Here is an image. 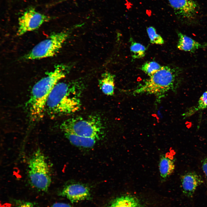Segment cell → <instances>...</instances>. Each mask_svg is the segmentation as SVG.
I'll list each match as a JSON object with an SVG mask.
<instances>
[{"label":"cell","mask_w":207,"mask_h":207,"mask_svg":"<svg viewBox=\"0 0 207 207\" xmlns=\"http://www.w3.org/2000/svg\"><path fill=\"white\" fill-rule=\"evenodd\" d=\"M84 89V85L80 81L59 82L48 96L45 112L53 118L77 112L81 107Z\"/></svg>","instance_id":"6da1fadb"},{"label":"cell","mask_w":207,"mask_h":207,"mask_svg":"<svg viewBox=\"0 0 207 207\" xmlns=\"http://www.w3.org/2000/svg\"><path fill=\"white\" fill-rule=\"evenodd\" d=\"M69 70V67L67 65H57L53 70L34 85L26 103L29 117L32 121H38L43 117L49 95L55 85L66 76Z\"/></svg>","instance_id":"7a4b0ae2"},{"label":"cell","mask_w":207,"mask_h":207,"mask_svg":"<svg viewBox=\"0 0 207 207\" xmlns=\"http://www.w3.org/2000/svg\"><path fill=\"white\" fill-rule=\"evenodd\" d=\"M182 69L170 66H162L134 91V94H154L158 100L170 91L176 90L179 84Z\"/></svg>","instance_id":"3957f363"},{"label":"cell","mask_w":207,"mask_h":207,"mask_svg":"<svg viewBox=\"0 0 207 207\" xmlns=\"http://www.w3.org/2000/svg\"><path fill=\"white\" fill-rule=\"evenodd\" d=\"M60 128L64 133H69L98 140L103 131L101 120L94 115L85 117H73L66 119L61 123Z\"/></svg>","instance_id":"277c9868"},{"label":"cell","mask_w":207,"mask_h":207,"mask_svg":"<svg viewBox=\"0 0 207 207\" xmlns=\"http://www.w3.org/2000/svg\"><path fill=\"white\" fill-rule=\"evenodd\" d=\"M28 168L30 185L39 191H47L51 182V175L46 158L39 149L30 157Z\"/></svg>","instance_id":"5b68a950"},{"label":"cell","mask_w":207,"mask_h":207,"mask_svg":"<svg viewBox=\"0 0 207 207\" xmlns=\"http://www.w3.org/2000/svg\"><path fill=\"white\" fill-rule=\"evenodd\" d=\"M69 32L54 33L37 44L23 57L25 60H38L55 55L67 38Z\"/></svg>","instance_id":"8992f818"},{"label":"cell","mask_w":207,"mask_h":207,"mask_svg":"<svg viewBox=\"0 0 207 207\" xmlns=\"http://www.w3.org/2000/svg\"><path fill=\"white\" fill-rule=\"evenodd\" d=\"M50 19L48 16L37 12L34 8H30L19 18L17 34L18 36H21L35 30Z\"/></svg>","instance_id":"52a82bcc"},{"label":"cell","mask_w":207,"mask_h":207,"mask_svg":"<svg viewBox=\"0 0 207 207\" xmlns=\"http://www.w3.org/2000/svg\"><path fill=\"white\" fill-rule=\"evenodd\" d=\"M177 18L182 21L189 22L196 18L200 6L194 0H168Z\"/></svg>","instance_id":"ba28073f"},{"label":"cell","mask_w":207,"mask_h":207,"mask_svg":"<svg viewBox=\"0 0 207 207\" xmlns=\"http://www.w3.org/2000/svg\"><path fill=\"white\" fill-rule=\"evenodd\" d=\"M58 195L66 197L72 203L90 200L91 198L89 188L78 183L66 185L60 191Z\"/></svg>","instance_id":"9c48e42d"},{"label":"cell","mask_w":207,"mask_h":207,"mask_svg":"<svg viewBox=\"0 0 207 207\" xmlns=\"http://www.w3.org/2000/svg\"><path fill=\"white\" fill-rule=\"evenodd\" d=\"M182 190L184 194L191 197L194 194L197 187L203 182L201 176L194 172L185 173L181 177Z\"/></svg>","instance_id":"30bf717a"},{"label":"cell","mask_w":207,"mask_h":207,"mask_svg":"<svg viewBox=\"0 0 207 207\" xmlns=\"http://www.w3.org/2000/svg\"><path fill=\"white\" fill-rule=\"evenodd\" d=\"M177 34L178 40L177 47L179 50L194 52L198 49L207 46V43H200L180 32H177Z\"/></svg>","instance_id":"8fae6325"},{"label":"cell","mask_w":207,"mask_h":207,"mask_svg":"<svg viewBox=\"0 0 207 207\" xmlns=\"http://www.w3.org/2000/svg\"><path fill=\"white\" fill-rule=\"evenodd\" d=\"M159 168L160 177L163 181L165 180L173 172L175 168L174 162L168 153L161 156Z\"/></svg>","instance_id":"7c38bea8"},{"label":"cell","mask_w":207,"mask_h":207,"mask_svg":"<svg viewBox=\"0 0 207 207\" xmlns=\"http://www.w3.org/2000/svg\"><path fill=\"white\" fill-rule=\"evenodd\" d=\"M108 207H143L140 201L131 195H125L116 198L110 203Z\"/></svg>","instance_id":"4fadbf2b"},{"label":"cell","mask_w":207,"mask_h":207,"mask_svg":"<svg viewBox=\"0 0 207 207\" xmlns=\"http://www.w3.org/2000/svg\"><path fill=\"white\" fill-rule=\"evenodd\" d=\"M114 76L108 72L103 74L99 81L100 89L105 94L112 95L114 90Z\"/></svg>","instance_id":"5bb4252c"},{"label":"cell","mask_w":207,"mask_h":207,"mask_svg":"<svg viewBox=\"0 0 207 207\" xmlns=\"http://www.w3.org/2000/svg\"><path fill=\"white\" fill-rule=\"evenodd\" d=\"M65 136L72 144L85 148L93 147L98 139L93 138L86 137L68 133H64Z\"/></svg>","instance_id":"9a60e30c"},{"label":"cell","mask_w":207,"mask_h":207,"mask_svg":"<svg viewBox=\"0 0 207 207\" xmlns=\"http://www.w3.org/2000/svg\"><path fill=\"white\" fill-rule=\"evenodd\" d=\"M206 108H207V90L201 96L196 105L189 109L182 114V116L184 118H186L191 116L200 110Z\"/></svg>","instance_id":"2e32d148"},{"label":"cell","mask_w":207,"mask_h":207,"mask_svg":"<svg viewBox=\"0 0 207 207\" xmlns=\"http://www.w3.org/2000/svg\"><path fill=\"white\" fill-rule=\"evenodd\" d=\"M130 50L131 56L133 59H139L145 56L146 49L141 44L134 41L130 39Z\"/></svg>","instance_id":"e0dca14e"},{"label":"cell","mask_w":207,"mask_h":207,"mask_svg":"<svg viewBox=\"0 0 207 207\" xmlns=\"http://www.w3.org/2000/svg\"><path fill=\"white\" fill-rule=\"evenodd\" d=\"M162 67L155 61H147L142 65L140 69L150 76L160 69Z\"/></svg>","instance_id":"ac0fdd59"},{"label":"cell","mask_w":207,"mask_h":207,"mask_svg":"<svg viewBox=\"0 0 207 207\" xmlns=\"http://www.w3.org/2000/svg\"><path fill=\"white\" fill-rule=\"evenodd\" d=\"M146 30L151 43L158 45H162L164 43V39L157 33L154 27L149 26L147 28Z\"/></svg>","instance_id":"d6986e66"},{"label":"cell","mask_w":207,"mask_h":207,"mask_svg":"<svg viewBox=\"0 0 207 207\" xmlns=\"http://www.w3.org/2000/svg\"><path fill=\"white\" fill-rule=\"evenodd\" d=\"M15 207H35L33 204L30 202L21 200H16Z\"/></svg>","instance_id":"ffe728a7"},{"label":"cell","mask_w":207,"mask_h":207,"mask_svg":"<svg viewBox=\"0 0 207 207\" xmlns=\"http://www.w3.org/2000/svg\"><path fill=\"white\" fill-rule=\"evenodd\" d=\"M202 168L207 182V156L202 161Z\"/></svg>","instance_id":"44dd1931"},{"label":"cell","mask_w":207,"mask_h":207,"mask_svg":"<svg viewBox=\"0 0 207 207\" xmlns=\"http://www.w3.org/2000/svg\"><path fill=\"white\" fill-rule=\"evenodd\" d=\"M50 207H73L68 204L64 203L58 202L54 203Z\"/></svg>","instance_id":"7402d4cb"}]
</instances>
